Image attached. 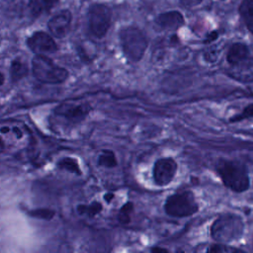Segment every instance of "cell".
<instances>
[{
    "label": "cell",
    "mask_w": 253,
    "mask_h": 253,
    "mask_svg": "<svg viewBox=\"0 0 253 253\" xmlns=\"http://www.w3.org/2000/svg\"><path fill=\"white\" fill-rule=\"evenodd\" d=\"M208 252L211 253H217V252H243V250L239 249V248H235V247H231L229 245H224V243H215L211 245L208 249Z\"/></svg>",
    "instance_id": "21"
},
{
    "label": "cell",
    "mask_w": 253,
    "mask_h": 253,
    "mask_svg": "<svg viewBox=\"0 0 253 253\" xmlns=\"http://www.w3.org/2000/svg\"><path fill=\"white\" fill-rule=\"evenodd\" d=\"M203 0H180V2L186 7H194L199 5Z\"/></svg>",
    "instance_id": "24"
},
{
    "label": "cell",
    "mask_w": 253,
    "mask_h": 253,
    "mask_svg": "<svg viewBox=\"0 0 253 253\" xmlns=\"http://www.w3.org/2000/svg\"><path fill=\"white\" fill-rule=\"evenodd\" d=\"M114 199H115V194H114V193L109 192V193H106V194L104 195V200H105V202H107L108 204L111 203Z\"/></svg>",
    "instance_id": "26"
},
{
    "label": "cell",
    "mask_w": 253,
    "mask_h": 253,
    "mask_svg": "<svg viewBox=\"0 0 253 253\" xmlns=\"http://www.w3.org/2000/svg\"><path fill=\"white\" fill-rule=\"evenodd\" d=\"M252 118H253V103L244 107L243 110L239 114L231 116L228 119V122L231 123V124L232 123H240L242 121L249 120V119H252Z\"/></svg>",
    "instance_id": "19"
},
{
    "label": "cell",
    "mask_w": 253,
    "mask_h": 253,
    "mask_svg": "<svg viewBox=\"0 0 253 253\" xmlns=\"http://www.w3.org/2000/svg\"><path fill=\"white\" fill-rule=\"evenodd\" d=\"M3 83H4V76H3V74L0 72V86H1Z\"/></svg>",
    "instance_id": "28"
},
{
    "label": "cell",
    "mask_w": 253,
    "mask_h": 253,
    "mask_svg": "<svg viewBox=\"0 0 253 253\" xmlns=\"http://www.w3.org/2000/svg\"><path fill=\"white\" fill-rule=\"evenodd\" d=\"M28 72V68L26 66V64L21 61V60H15L12 63L11 66V75L13 77V79L18 80L21 79L22 77H24Z\"/></svg>",
    "instance_id": "20"
},
{
    "label": "cell",
    "mask_w": 253,
    "mask_h": 253,
    "mask_svg": "<svg viewBox=\"0 0 253 253\" xmlns=\"http://www.w3.org/2000/svg\"><path fill=\"white\" fill-rule=\"evenodd\" d=\"M5 143H4V141L2 140V138L0 137V152H2V151H4V149H5Z\"/></svg>",
    "instance_id": "27"
},
{
    "label": "cell",
    "mask_w": 253,
    "mask_h": 253,
    "mask_svg": "<svg viewBox=\"0 0 253 253\" xmlns=\"http://www.w3.org/2000/svg\"><path fill=\"white\" fill-rule=\"evenodd\" d=\"M32 69L38 80L48 84L61 83L68 76L66 69L55 65L47 56L41 54L33 58Z\"/></svg>",
    "instance_id": "5"
},
{
    "label": "cell",
    "mask_w": 253,
    "mask_h": 253,
    "mask_svg": "<svg viewBox=\"0 0 253 253\" xmlns=\"http://www.w3.org/2000/svg\"><path fill=\"white\" fill-rule=\"evenodd\" d=\"M217 37H218V33H217L216 31H212V32H211V33L207 36V38L205 39L204 42H205V43H211V42H212L213 41H215V40L217 39Z\"/></svg>",
    "instance_id": "23"
},
{
    "label": "cell",
    "mask_w": 253,
    "mask_h": 253,
    "mask_svg": "<svg viewBox=\"0 0 253 253\" xmlns=\"http://www.w3.org/2000/svg\"><path fill=\"white\" fill-rule=\"evenodd\" d=\"M229 76L234 80L250 83L253 82V59L250 57L247 60L229 68Z\"/></svg>",
    "instance_id": "11"
},
{
    "label": "cell",
    "mask_w": 253,
    "mask_h": 253,
    "mask_svg": "<svg viewBox=\"0 0 253 253\" xmlns=\"http://www.w3.org/2000/svg\"><path fill=\"white\" fill-rule=\"evenodd\" d=\"M178 164L172 157L158 158L152 168V178L158 187L168 186L176 176Z\"/></svg>",
    "instance_id": "7"
},
{
    "label": "cell",
    "mask_w": 253,
    "mask_h": 253,
    "mask_svg": "<svg viewBox=\"0 0 253 253\" xmlns=\"http://www.w3.org/2000/svg\"><path fill=\"white\" fill-rule=\"evenodd\" d=\"M77 210L80 214H85L89 217H94L95 215L102 211L103 206L99 202H93L89 205H80Z\"/></svg>",
    "instance_id": "18"
},
{
    "label": "cell",
    "mask_w": 253,
    "mask_h": 253,
    "mask_svg": "<svg viewBox=\"0 0 253 253\" xmlns=\"http://www.w3.org/2000/svg\"><path fill=\"white\" fill-rule=\"evenodd\" d=\"M90 111L91 107L87 103H63L55 110V114L67 124H77L83 121Z\"/></svg>",
    "instance_id": "8"
},
{
    "label": "cell",
    "mask_w": 253,
    "mask_h": 253,
    "mask_svg": "<svg viewBox=\"0 0 253 253\" xmlns=\"http://www.w3.org/2000/svg\"><path fill=\"white\" fill-rule=\"evenodd\" d=\"M71 14L69 11L64 10L56 14L48 22V29L50 33L56 38H63L67 35L70 29Z\"/></svg>",
    "instance_id": "10"
},
{
    "label": "cell",
    "mask_w": 253,
    "mask_h": 253,
    "mask_svg": "<svg viewBox=\"0 0 253 253\" xmlns=\"http://www.w3.org/2000/svg\"><path fill=\"white\" fill-rule=\"evenodd\" d=\"M250 58L248 46L242 42H235L230 45L226 53V61L230 67L235 66Z\"/></svg>",
    "instance_id": "12"
},
{
    "label": "cell",
    "mask_w": 253,
    "mask_h": 253,
    "mask_svg": "<svg viewBox=\"0 0 253 253\" xmlns=\"http://www.w3.org/2000/svg\"><path fill=\"white\" fill-rule=\"evenodd\" d=\"M244 232L242 217L236 213L225 212L219 214L210 227L211 237L219 243H229L238 240Z\"/></svg>",
    "instance_id": "2"
},
{
    "label": "cell",
    "mask_w": 253,
    "mask_h": 253,
    "mask_svg": "<svg viewBox=\"0 0 253 253\" xmlns=\"http://www.w3.org/2000/svg\"><path fill=\"white\" fill-rule=\"evenodd\" d=\"M89 28L96 38H103L111 25V11L103 4H94L89 9Z\"/></svg>",
    "instance_id": "6"
},
{
    "label": "cell",
    "mask_w": 253,
    "mask_h": 253,
    "mask_svg": "<svg viewBox=\"0 0 253 253\" xmlns=\"http://www.w3.org/2000/svg\"><path fill=\"white\" fill-rule=\"evenodd\" d=\"M156 23L164 30H178L184 25V17L178 11H169L160 14Z\"/></svg>",
    "instance_id": "13"
},
{
    "label": "cell",
    "mask_w": 253,
    "mask_h": 253,
    "mask_svg": "<svg viewBox=\"0 0 253 253\" xmlns=\"http://www.w3.org/2000/svg\"><path fill=\"white\" fill-rule=\"evenodd\" d=\"M239 13L248 31L253 35V0H242L239 6Z\"/></svg>",
    "instance_id": "14"
},
{
    "label": "cell",
    "mask_w": 253,
    "mask_h": 253,
    "mask_svg": "<svg viewBox=\"0 0 253 253\" xmlns=\"http://www.w3.org/2000/svg\"><path fill=\"white\" fill-rule=\"evenodd\" d=\"M164 211L172 217H188L196 214L199 204L192 191H182L168 196L164 202Z\"/></svg>",
    "instance_id": "4"
},
{
    "label": "cell",
    "mask_w": 253,
    "mask_h": 253,
    "mask_svg": "<svg viewBox=\"0 0 253 253\" xmlns=\"http://www.w3.org/2000/svg\"><path fill=\"white\" fill-rule=\"evenodd\" d=\"M216 173L224 187L234 193L246 192L250 187V178L245 165L238 161L220 158L215 164Z\"/></svg>",
    "instance_id": "1"
},
{
    "label": "cell",
    "mask_w": 253,
    "mask_h": 253,
    "mask_svg": "<svg viewBox=\"0 0 253 253\" xmlns=\"http://www.w3.org/2000/svg\"><path fill=\"white\" fill-rule=\"evenodd\" d=\"M28 45L36 54L41 55L52 53L57 49L52 38L43 32H37L32 35L28 40Z\"/></svg>",
    "instance_id": "9"
},
{
    "label": "cell",
    "mask_w": 253,
    "mask_h": 253,
    "mask_svg": "<svg viewBox=\"0 0 253 253\" xmlns=\"http://www.w3.org/2000/svg\"><path fill=\"white\" fill-rule=\"evenodd\" d=\"M59 165L63 168H66L68 171L76 173V174H80L81 171L79 169V166L77 164V162L74 159H70V158H65L63 159L61 162H59Z\"/></svg>",
    "instance_id": "22"
},
{
    "label": "cell",
    "mask_w": 253,
    "mask_h": 253,
    "mask_svg": "<svg viewBox=\"0 0 253 253\" xmlns=\"http://www.w3.org/2000/svg\"><path fill=\"white\" fill-rule=\"evenodd\" d=\"M58 0H29V7L35 16H39L50 10Z\"/></svg>",
    "instance_id": "15"
},
{
    "label": "cell",
    "mask_w": 253,
    "mask_h": 253,
    "mask_svg": "<svg viewBox=\"0 0 253 253\" xmlns=\"http://www.w3.org/2000/svg\"><path fill=\"white\" fill-rule=\"evenodd\" d=\"M150 252H153V253H162V252H169V250L167 248H164V247H160V246H154V247H151L150 248Z\"/></svg>",
    "instance_id": "25"
},
{
    "label": "cell",
    "mask_w": 253,
    "mask_h": 253,
    "mask_svg": "<svg viewBox=\"0 0 253 253\" xmlns=\"http://www.w3.org/2000/svg\"><path fill=\"white\" fill-rule=\"evenodd\" d=\"M120 42L126 58L138 62L144 55L148 42L144 34L135 27H126L120 32Z\"/></svg>",
    "instance_id": "3"
},
{
    "label": "cell",
    "mask_w": 253,
    "mask_h": 253,
    "mask_svg": "<svg viewBox=\"0 0 253 253\" xmlns=\"http://www.w3.org/2000/svg\"><path fill=\"white\" fill-rule=\"evenodd\" d=\"M98 165L106 168H114L118 165L116 154L113 150L104 149L98 157Z\"/></svg>",
    "instance_id": "16"
},
{
    "label": "cell",
    "mask_w": 253,
    "mask_h": 253,
    "mask_svg": "<svg viewBox=\"0 0 253 253\" xmlns=\"http://www.w3.org/2000/svg\"><path fill=\"white\" fill-rule=\"evenodd\" d=\"M134 211V205L132 202H126L124 204L118 212V220L121 224L126 225L131 221V214Z\"/></svg>",
    "instance_id": "17"
}]
</instances>
